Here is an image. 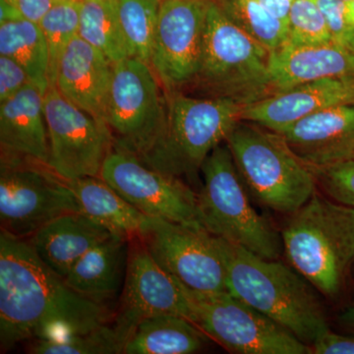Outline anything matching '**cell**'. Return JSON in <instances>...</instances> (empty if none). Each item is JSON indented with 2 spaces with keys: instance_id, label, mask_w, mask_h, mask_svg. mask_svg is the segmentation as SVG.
<instances>
[{
  "instance_id": "6da1fadb",
  "label": "cell",
  "mask_w": 354,
  "mask_h": 354,
  "mask_svg": "<svg viewBox=\"0 0 354 354\" xmlns=\"http://www.w3.org/2000/svg\"><path fill=\"white\" fill-rule=\"evenodd\" d=\"M111 311L72 290L27 239L0 232V344L84 334L111 322Z\"/></svg>"
},
{
  "instance_id": "7a4b0ae2",
  "label": "cell",
  "mask_w": 354,
  "mask_h": 354,
  "mask_svg": "<svg viewBox=\"0 0 354 354\" xmlns=\"http://www.w3.org/2000/svg\"><path fill=\"white\" fill-rule=\"evenodd\" d=\"M215 241L227 270L228 292L308 346L330 330L322 305L299 272L221 237Z\"/></svg>"
},
{
  "instance_id": "3957f363",
  "label": "cell",
  "mask_w": 354,
  "mask_h": 354,
  "mask_svg": "<svg viewBox=\"0 0 354 354\" xmlns=\"http://www.w3.org/2000/svg\"><path fill=\"white\" fill-rule=\"evenodd\" d=\"M283 252L326 297L341 295L354 262V208L318 193L290 214L281 232Z\"/></svg>"
},
{
  "instance_id": "277c9868",
  "label": "cell",
  "mask_w": 354,
  "mask_h": 354,
  "mask_svg": "<svg viewBox=\"0 0 354 354\" xmlns=\"http://www.w3.org/2000/svg\"><path fill=\"white\" fill-rule=\"evenodd\" d=\"M169 94L164 129L138 158L167 176L192 178L212 151L225 142L241 120L245 106L227 97Z\"/></svg>"
},
{
  "instance_id": "5b68a950",
  "label": "cell",
  "mask_w": 354,
  "mask_h": 354,
  "mask_svg": "<svg viewBox=\"0 0 354 354\" xmlns=\"http://www.w3.org/2000/svg\"><path fill=\"white\" fill-rule=\"evenodd\" d=\"M225 143L247 189L263 206L290 215L316 192L313 169L279 133L241 120Z\"/></svg>"
},
{
  "instance_id": "8992f818",
  "label": "cell",
  "mask_w": 354,
  "mask_h": 354,
  "mask_svg": "<svg viewBox=\"0 0 354 354\" xmlns=\"http://www.w3.org/2000/svg\"><path fill=\"white\" fill-rule=\"evenodd\" d=\"M270 53L209 0L196 85L209 97L247 106L271 95Z\"/></svg>"
},
{
  "instance_id": "52a82bcc",
  "label": "cell",
  "mask_w": 354,
  "mask_h": 354,
  "mask_svg": "<svg viewBox=\"0 0 354 354\" xmlns=\"http://www.w3.org/2000/svg\"><path fill=\"white\" fill-rule=\"evenodd\" d=\"M201 172L198 200L205 230L260 257L278 259L283 250L281 236L251 204L225 142L212 151Z\"/></svg>"
},
{
  "instance_id": "ba28073f",
  "label": "cell",
  "mask_w": 354,
  "mask_h": 354,
  "mask_svg": "<svg viewBox=\"0 0 354 354\" xmlns=\"http://www.w3.org/2000/svg\"><path fill=\"white\" fill-rule=\"evenodd\" d=\"M181 286L189 304L191 322L230 353H312L308 344L228 291L201 293Z\"/></svg>"
},
{
  "instance_id": "9c48e42d",
  "label": "cell",
  "mask_w": 354,
  "mask_h": 354,
  "mask_svg": "<svg viewBox=\"0 0 354 354\" xmlns=\"http://www.w3.org/2000/svg\"><path fill=\"white\" fill-rule=\"evenodd\" d=\"M75 212L78 204L68 180L48 165L1 153V230L28 239L58 216Z\"/></svg>"
},
{
  "instance_id": "30bf717a",
  "label": "cell",
  "mask_w": 354,
  "mask_h": 354,
  "mask_svg": "<svg viewBox=\"0 0 354 354\" xmlns=\"http://www.w3.org/2000/svg\"><path fill=\"white\" fill-rule=\"evenodd\" d=\"M152 66L127 57L113 66L106 122L113 148L143 155L155 143L167 120V99Z\"/></svg>"
},
{
  "instance_id": "8fae6325",
  "label": "cell",
  "mask_w": 354,
  "mask_h": 354,
  "mask_svg": "<svg viewBox=\"0 0 354 354\" xmlns=\"http://www.w3.org/2000/svg\"><path fill=\"white\" fill-rule=\"evenodd\" d=\"M138 239L156 262L188 290L227 291V270L215 236L204 227L147 216Z\"/></svg>"
},
{
  "instance_id": "7c38bea8",
  "label": "cell",
  "mask_w": 354,
  "mask_h": 354,
  "mask_svg": "<svg viewBox=\"0 0 354 354\" xmlns=\"http://www.w3.org/2000/svg\"><path fill=\"white\" fill-rule=\"evenodd\" d=\"M50 144L48 167L66 180L101 176L113 148L108 125L72 104L50 86L44 97Z\"/></svg>"
},
{
  "instance_id": "4fadbf2b",
  "label": "cell",
  "mask_w": 354,
  "mask_h": 354,
  "mask_svg": "<svg viewBox=\"0 0 354 354\" xmlns=\"http://www.w3.org/2000/svg\"><path fill=\"white\" fill-rule=\"evenodd\" d=\"M100 177L149 218L204 227L198 193L183 179L152 169L134 153L113 148Z\"/></svg>"
},
{
  "instance_id": "5bb4252c",
  "label": "cell",
  "mask_w": 354,
  "mask_h": 354,
  "mask_svg": "<svg viewBox=\"0 0 354 354\" xmlns=\"http://www.w3.org/2000/svg\"><path fill=\"white\" fill-rule=\"evenodd\" d=\"M209 0H162L150 65L169 93L192 85L201 62Z\"/></svg>"
},
{
  "instance_id": "9a60e30c",
  "label": "cell",
  "mask_w": 354,
  "mask_h": 354,
  "mask_svg": "<svg viewBox=\"0 0 354 354\" xmlns=\"http://www.w3.org/2000/svg\"><path fill=\"white\" fill-rule=\"evenodd\" d=\"M130 242L122 297L111 324L123 348L147 318L174 314L190 321L191 317L180 283L156 262L138 237Z\"/></svg>"
},
{
  "instance_id": "2e32d148",
  "label": "cell",
  "mask_w": 354,
  "mask_h": 354,
  "mask_svg": "<svg viewBox=\"0 0 354 354\" xmlns=\"http://www.w3.org/2000/svg\"><path fill=\"white\" fill-rule=\"evenodd\" d=\"M354 104V75L332 77L268 95L245 106L241 120L279 133L325 109Z\"/></svg>"
},
{
  "instance_id": "e0dca14e",
  "label": "cell",
  "mask_w": 354,
  "mask_h": 354,
  "mask_svg": "<svg viewBox=\"0 0 354 354\" xmlns=\"http://www.w3.org/2000/svg\"><path fill=\"white\" fill-rule=\"evenodd\" d=\"M113 66L101 51L76 36L60 57L53 87L72 104L106 124Z\"/></svg>"
},
{
  "instance_id": "ac0fdd59",
  "label": "cell",
  "mask_w": 354,
  "mask_h": 354,
  "mask_svg": "<svg viewBox=\"0 0 354 354\" xmlns=\"http://www.w3.org/2000/svg\"><path fill=\"white\" fill-rule=\"evenodd\" d=\"M279 134L312 169L354 158V104L311 114Z\"/></svg>"
},
{
  "instance_id": "d6986e66",
  "label": "cell",
  "mask_w": 354,
  "mask_h": 354,
  "mask_svg": "<svg viewBox=\"0 0 354 354\" xmlns=\"http://www.w3.org/2000/svg\"><path fill=\"white\" fill-rule=\"evenodd\" d=\"M269 64L272 95L321 79L354 75V53L334 43H285L270 53Z\"/></svg>"
},
{
  "instance_id": "ffe728a7",
  "label": "cell",
  "mask_w": 354,
  "mask_h": 354,
  "mask_svg": "<svg viewBox=\"0 0 354 354\" xmlns=\"http://www.w3.org/2000/svg\"><path fill=\"white\" fill-rule=\"evenodd\" d=\"M44 94L29 84L0 102L2 155L16 156L48 165L50 144L44 111Z\"/></svg>"
},
{
  "instance_id": "44dd1931",
  "label": "cell",
  "mask_w": 354,
  "mask_h": 354,
  "mask_svg": "<svg viewBox=\"0 0 354 354\" xmlns=\"http://www.w3.org/2000/svg\"><path fill=\"white\" fill-rule=\"evenodd\" d=\"M111 234L97 221L75 212L50 221L27 241L41 261L64 279L77 261Z\"/></svg>"
},
{
  "instance_id": "7402d4cb",
  "label": "cell",
  "mask_w": 354,
  "mask_h": 354,
  "mask_svg": "<svg viewBox=\"0 0 354 354\" xmlns=\"http://www.w3.org/2000/svg\"><path fill=\"white\" fill-rule=\"evenodd\" d=\"M129 241L121 235H109L77 261L64 281L79 295L106 304L124 281Z\"/></svg>"
},
{
  "instance_id": "603a6c76",
  "label": "cell",
  "mask_w": 354,
  "mask_h": 354,
  "mask_svg": "<svg viewBox=\"0 0 354 354\" xmlns=\"http://www.w3.org/2000/svg\"><path fill=\"white\" fill-rule=\"evenodd\" d=\"M79 212L111 234L131 241L139 236L147 216L127 202L100 176L68 180Z\"/></svg>"
},
{
  "instance_id": "cb8c5ba5",
  "label": "cell",
  "mask_w": 354,
  "mask_h": 354,
  "mask_svg": "<svg viewBox=\"0 0 354 354\" xmlns=\"http://www.w3.org/2000/svg\"><path fill=\"white\" fill-rule=\"evenodd\" d=\"M206 334L183 316L162 314L137 326L125 342L124 354H190L206 344Z\"/></svg>"
},
{
  "instance_id": "d4e9b609",
  "label": "cell",
  "mask_w": 354,
  "mask_h": 354,
  "mask_svg": "<svg viewBox=\"0 0 354 354\" xmlns=\"http://www.w3.org/2000/svg\"><path fill=\"white\" fill-rule=\"evenodd\" d=\"M0 55L22 65L32 82L46 94L50 87V53L38 23L24 17L0 22Z\"/></svg>"
},
{
  "instance_id": "484cf974",
  "label": "cell",
  "mask_w": 354,
  "mask_h": 354,
  "mask_svg": "<svg viewBox=\"0 0 354 354\" xmlns=\"http://www.w3.org/2000/svg\"><path fill=\"white\" fill-rule=\"evenodd\" d=\"M78 36L113 64L129 57L113 0H83Z\"/></svg>"
},
{
  "instance_id": "4316f807",
  "label": "cell",
  "mask_w": 354,
  "mask_h": 354,
  "mask_svg": "<svg viewBox=\"0 0 354 354\" xmlns=\"http://www.w3.org/2000/svg\"><path fill=\"white\" fill-rule=\"evenodd\" d=\"M129 57L150 64L160 0H113Z\"/></svg>"
},
{
  "instance_id": "83f0119b",
  "label": "cell",
  "mask_w": 354,
  "mask_h": 354,
  "mask_svg": "<svg viewBox=\"0 0 354 354\" xmlns=\"http://www.w3.org/2000/svg\"><path fill=\"white\" fill-rule=\"evenodd\" d=\"M235 25L264 46L277 50L286 41V24L259 0H214Z\"/></svg>"
},
{
  "instance_id": "f1b7e54d",
  "label": "cell",
  "mask_w": 354,
  "mask_h": 354,
  "mask_svg": "<svg viewBox=\"0 0 354 354\" xmlns=\"http://www.w3.org/2000/svg\"><path fill=\"white\" fill-rule=\"evenodd\" d=\"M82 1L55 0L38 24L50 53V86H55L60 57L70 41L78 36Z\"/></svg>"
},
{
  "instance_id": "f546056e",
  "label": "cell",
  "mask_w": 354,
  "mask_h": 354,
  "mask_svg": "<svg viewBox=\"0 0 354 354\" xmlns=\"http://www.w3.org/2000/svg\"><path fill=\"white\" fill-rule=\"evenodd\" d=\"M123 344L111 324L84 334L65 335L55 339H35L29 348L32 354H118Z\"/></svg>"
},
{
  "instance_id": "4dcf8cb0",
  "label": "cell",
  "mask_w": 354,
  "mask_h": 354,
  "mask_svg": "<svg viewBox=\"0 0 354 354\" xmlns=\"http://www.w3.org/2000/svg\"><path fill=\"white\" fill-rule=\"evenodd\" d=\"M286 44L316 46L333 43L325 15L316 0H295L286 22Z\"/></svg>"
},
{
  "instance_id": "1f68e13d",
  "label": "cell",
  "mask_w": 354,
  "mask_h": 354,
  "mask_svg": "<svg viewBox=\"0 0 354 354\" xmlns=\"http://www.w3.org/2000/svg\"><path fill=\"white\" fill-rule=\"evenodd\" d=\"M317 184H320L330 199L354 208V158L313 169Z\"/></svg>"
},
{
  "instance_id": "d6a6232c",
  "label": "cell",
  "mask_w": 354,
  "mask_h": 354,
  "mask_svg": "<svg viewBox=\"0 0 354 354\" xmlns=\"http://www.w3.org/2000/svg\"><path fill=\"white\" fill-rule=\"evenodd\" d=\"M325 15L333 43L354 53V20L349 17L346 1L316 0Z\"/></svg>"
},
{
  "instance_id": "836d02e7",
  "label": "cell",
  "mask_w": 354,
  "mask_h": 354,
  "mask_svg": "<svg viewBox=\"0 0 354 354\" xmlns=\"http://www.w3.org/2000/svg\"><path fill=\"white\" fill-rule=\"evenodd\" d=\"M24 67L13 58L0 55V102H6L31 84Z\"/></svg>"
},
{
  "instance_id": "e575fe53",
  "label": "cell",
  "mask_w": 354,
  "mask_h": 354,
  "mask_svg": "<svg viewBox=\"0 0 354 354\" xmlns=\"http://www.w3.org/2000/svg\"><path fill=\"white\" fill-rule=\"evenodd\" d=\"M314 354H354V335L326 333L311 346Z\"/></svg>"
},
{
  "instance_id": "d590c367",
  "label": "cell",
  "mask_w": 354,
  "mask_h": 354,
  "mask_svg": "<svg viewBox=\"0 0 354 354\" xmlns=\"http://www.w3.org/2000/svg\"><path fill=\"white\" fill-rule=\"evenodd\" d=\"M17 8L26 19L38 23L41 17L50 10L55 0H6Z\"/></svg>"
},
{
  "instance_id": "8d00e7d4",
  "label": "cell",
  "mask_w": 354,
  "mask_h": 354,
  "mask_svg": "<svg viewBox=\"0 0 354 354\" xmlns=\"http://www.w3.org/2000/svg\"><path fill=\"white\" fill-rule=\"evenodd\" d=\"M274 16L283 21L288 22V14H290L291 6H292L295 0H259Z\"/></svg>"
},
{
  "instance_id": "74e56055",
  "label": "cell",
  "mask_w": 354,
  "mask_h": 354,
  "mask_svg": "<svg viewBox=\"0 0 354 354\" xmlns=\"http://www.w3.org/2000/svg\"><path fill=\"white\" fill-rule=\"evenodd\" d=\"M339 321L344 329L354 335V304L342 311L339 317Z\"/></svg>"
},
{
  "instance_id": "f35d334b",
  "label": "cell",
  "mask_w": 354,
  "mask_h": 354,
  "mask_svg": "<svg viewBox=\"0 0 354 354\" xmlns=\"http://www.w3.org/2000/svg\"><path fill=\"white\" fill-rule=\"evenodd\" d=\"M346 9H348L349 17L354 20V0L346 1Z\"/></svg>"
},
{
  "instance_id": "ab89813d",
  "label": "cell",
  "mask_w": 354,
  "mask_h": 354,
  "mask_svg": "<svg viewBox=\"0 0 354 354\" xmlns=\"http://www.w3.org/2000/svg\"><path fill=\"white\" fill-rule=\"evenodd\" d=\"M353 270H354V262H353V269H351V271H353Z\"/></svg>"
},
{
  "instance_id": "60d3db41",
  "label": "cell",
  "mask_w": 354,
  "mask_h": 354,
  "mask_svg": "<svg viewBox=\"0 0 354 354\" xmlns=\"http://www.w3.org/2000/svg\"><path fill=\"white\" fill-rule=\"evenodd\" d=\"M76 1H83V0H76Z\"/></svg>"
},
{
  "instance_id": "b9f144b4",
  "label": "cell",
  "mask_w": 354,
  "mask_h": 354,
  "mask_svg": "<svg viewBox=\"0 0 354 354\" xmlns=\"http://www.w3.org/2000/svg\"><path fill=\"white\" fill-rule=\"evenodd\" d=\"M342 1H349V0H342Z\"/></svg>"
},
{
  "instance_id": "7bdbcfd3",
  "label": "cell",
  "mask_w": 354,
  "mask_h": 354,
  "mask_svg": "<svg viewBox=\"0 0 354 354\" xmlns=\"http://www.w3.org/2000/svg\"><path fill=\"white\" fill-rule=\"evenodd\" d=\"M160 1H162V0H160Z\"/></svg>"
}]
</instances>
